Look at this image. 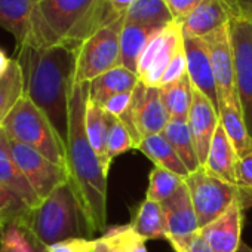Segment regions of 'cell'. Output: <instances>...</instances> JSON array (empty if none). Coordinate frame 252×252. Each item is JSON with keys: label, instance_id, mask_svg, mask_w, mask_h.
<instances>
[{"label": "cell", "instance_id": "cell-1", "mask_svg": "<svg viewBox=\"0 0 252 252\" xmlns=\"http://www.w3.org/2000/svg\"><path fill=\"white\" fill-rule=\"evenodd\" d=\"M23 71L24 96L39 107L64 144L68 137L70 98L74 88L76 51L63 45L15 49Z\"/></svg>", "mask_w": 252, "mask_h": 252}, {"label": "cell", "instance_id": "cell-2", "mask_svg": "<svg viewBox=\"0 0 252 252\" xmlns=\"http://www.w3.org/2000/svg\"><path fill=\"white\" fill-rule=\"evenodd\" d=\"M89 83H74L70 98L68 137L65 143V168L71 186L92 233L107 228V178L86 129L85 111Z\"/></svg>", "mask_w": 252, "mask_h": 252}, {"label": "cell", "instance_id": "cell-3", "mask_svg": "<svg viewBox=\"0 0 252 252\" xmlns=\"http://www.w3.org/2000/svg\"><path fill=\"white\" fill-rule=\"evenodd\" d=\"M119 17L108 0H40L26 46L63 45L77 51L89 36Z\"/></svg>", "mask_w": 252, "mask_h": 252}, {"label": "cell", "instance_id": "cell-4", "mask_svg": "<svg viewBox=\"0 0 252 252\" xmlns=\"http://www.w3.org/2000/svg\"><path fill=\"white\" fill-rule=\"evenodd\" d=\"M24 220L45 246L71 237L94 239V233L68 181L58 186L39 206L30 209Z\"/></svg>", "mask_w": 252, "mask_h": 252}, {"label": "cell", "instance_id": "cell-5", "mask_svg": "<svg viewBox=\"0 0 252 252\" xmlns=\"http://www.w3.org/2000/svg\"><path fill=\"white\" fill-rule=\"evenodd\" d=\"M6 135L23 143L57 165L65 166V144L46 114L29 98L23 96L5 119Z\"/></svg>", "mask_w": 252, "mask_h": 252}, {"label": "cell", "instance_id": "cell-6", "mask_svg": "<svg viewBox=\"0 0 252 252\" xmlns=\"http://www.w3.org/2000/svg\"><path fill=\"white\" fill-rule=\"evenodd\" d=\"M123 17L96 30L76 51L74 83H91L98 76L122 65L120 33Z\"/></svg>", "mask_w": 252, "mask_h": 252}, {"label": "cell", "instance_id": "cell-7", "mask_svg": "<svg viewBox=\"0 0 252 252\" xmlns=\"http://www.w3.org/2000/svg\"><path fill=\"white\" fill-rule=\"evenodd\" d=\"M184 181L191 196L199 228L220 217L239 197V189L236 184L227 183L206 172L203 166L190 172Z\"/></svg>", "mask_w": 252, "mask_h": 252}, {"label": "cell", "instance_id": "cell-8", "mask_svg": "<svg viewBox=\"0 0 252 252\" xmlns=\"http://www.w3.org/2000/svg\"><path fill=\"white\" fill-rule=\"evenodd\" d=\"M184 51L181 24L172 21L150 40L138 64V79L146 86L159 88L160 79L174 58Z\"/></svg>", "mask_w": 252, "mask_h": 252}, {"label": "cell", "instance_id": "cell-9", "mask_svg": "<svg viewBox=\"0 0 252 252\" xmlns=\"http://www.w3.org/2000/svg\"><path fill=\"white\" fill-rule=\"evenodd\" d=\"M9 149L20 171L33 187L36 194L43 200L58 186L68 181L67 168L54 163L34 149L9 138Z\"/></svg>", "mask_w": 252, "mask_h": 252}, {"label": "cell", "instance_id": "cell-10", "mask_svg": "<svg viewBox=\"0 0 252 252\" xmlns=\"http://www.w3.org/2000/svg\"><path fill=\"white\" fill-rule=\"evenodd\" d=\"M230 34L239 102L252 137V21L231 18Z\"/></svg>", "mask_w": 252, "mask_h": 252}, {"label": "cell", "instance_id": "cell-11", "mask_svg": "<svg viewBox=\"0 0 252 252\" xmlns=\"http://www.w3.org/2000/svg\"><path fill=\"white\" fill-rule=\"evenodd\" d=\"M205 39L209 51L212 71L217 83L218 105L227 101L239 99L236 88V71H234V55L230 34V23L209 33Z\"/></svg>", "mask_w": 252, "mask_h": 252}, {"label": "cell", "instance_id": "cell-12", "mask_svg": "<svg viewBox=\"0 0 252 252\" xmlns=\"http://www.w3.org/2000/svg\"><path fill=\"white\" fill-rule=\"evenodd\" d=\"M131 110L137 131L143 138L162 134L166 123L169 122V114L162 101L160 89L146 86L141 82L132 92Z\"/></svg>", "mask_w": 252, "mask_h": 252}, {"label": "cell", "instance_id": "cell-13", "mask_svg": "<svg viewBox=\"0 0 252 252\" xmlns=\"http://www.w3.org/2000/svg\"><path fill=\"white\" fill-rule=\"evenodd\" d=\"M187 123L194 141L200 166H203L211 147V141L220 123V114L217 107L212 104V101L200 91H197L194 86H193L191 105L187 116Z\"/></svg>", "mask_w": 252, "mask_h": 252}, {"label": "cell", "instance_id": "cell-14", "mask_svg": "<svg viewBox=\"0 0 252 252\" xmlns=\"http://www.w3.org/2000/svg\"><path fill=\"white\" fill-rule=\"evenodd\" d=\"M243 208L239 197L214 221L199 228L212 252H239L242 245Z\"/></svg>", "mask_w": 252, "mask_h": 252}, {"label": "cell", "instance_id": "cell-15", "mask_svg": "<svg viewBox=\"0 0 252 252\" xmlns=\"http://www.w3.org/2000/svg\"><path fill=\"white\" fill-rule=\"evenodd\" d=\"M184 52L187 60V76L191 85L203 95H206L218 110L217 83L205 39L184 37Z\"/></svg>", "mask_w": 252, "mask_h": 252}, {"label": "cell", "instance_id": "cell-16", "mask_svg": "<svg viewBox=\"0 0 252 252\" xmlns=\"http://www.w3.org/2000/svg\"><path fill=\"white\" fill-rule=\"evenodd\" d=\"M168 236H184L199 230L197 215L186 181L162 203ZM166 236V237H168Z\"/></svg>", "mask_w": 252, "mask_h": 252}, {"label": "cell", "instance_id": "cell-17", "mask_svg": "<svg viewBox=\"0 0 252 252\" xmlns=\"http://www.w3.org/2000/svg\"><path fill=\"white\" fill-rule=\"evenodd\" d=\"M0 186L20 197L30 209L39 206L42 202L15 163L9 149L8 135L2 126H0Z\"/></svg>", "mask_w": 252, "mask_h": 252}, {"label": "cell", "instance_id": "cell-18", "mask_svg": "<svg viewBox=\"0 0 252 252\" xmlns=\"http://www.w3.org/2000/svg\"><path fill=\"white\" fill-rule=\"evenodd\" d=\"M230 12L222 0H202L181 24L184 37H205L228 24Z\"/></svg>", "mask_w": 252, "mask_h": 252}, {"label": "cell", "instance_id": "cell-19", "mask_svg": "<svg viewBox=\"0 0 252 252\" xmlns=\"http://www.w3.org/2000/svg\"><path fill=\"white\" fill-rule=\"evenodd\" d=\"M239 155L227 137L221 122L218 123L211 147L203 163V169L227 183L236 184V166L239 162Z\"/></svg>", "mask_w": 252, "mask_h": 252}, {"label": "cell", "instance_id": "cell-20", "mask_svg": "<svg viewBox=\"0 0 252 252\" xmlns=\"http://www.w3.org/2000/svg\"><path fill=\"white\" fill-rule=\"evenodd\" d=\"M36 0H0V27L15 39V49L27 45Z\"/></svg>", "mask_w": 252, "mask_h": 252}, {"label": "cell", "instance_id": "cell-21", "mask_svg": "<svg viewBox=\"0 0 252 252\" xmlns=\"http://www.w3.org/2000/svg\"><path fill=\"white\" fill-rule=\"evenodd\" d=\"M113 120H114V116L110 114L102 105L89 99V95H88L86 111H85V129H86L88 140L107 174L111 166V162L107 153V140H108V132H110Z\"/></svg>", "mask_w": 252, "mask_h": 252}, {"label": "cell", "instance_id": "cell-22", "mask_svg": "<svg viewBox=\"0 0 252 252\" xmlns=\"http://www.w3.org/2000/svg\"><path fill=\"white\" fill-rule=\"evenodd\" d=\"M162 29L155 27H146L134 23H123V29L120 33V60L122 65L138 73V64L141 60V55L144 54L147 45L150 40L160 32Z\"/></svg>", "mask_w": 252, "mask_h": 252}, {"label": "cell", "instance_id": "cell-23", "mask_svg": "<svg viewBox=\"0 0 252 252\" xmlns=\"http://www.w3.org/2000/svg\"><path fill=\"white\" fill-rule=\"evenodd\" d=\"M138 83H140L138 74L125 68L123 65H119L98 76L89 83V99L101 105L108 98L117 94L132 92Z\"/></svg>", "mask_w": 252, "mask_h": 252}, {"label": "cell", "instance_id": "cell-24", "mask_svg": "<svg viewBox=\"0 0 252 252\" xmlns=\"http://www.w3.org/2000/svg\"><path fill=\"white\" fill-rule=\"evenodd\" d=\"M218 114L222 128L234 146L239 158H243L252 150V137L248 131V126L242 113L239 99L227 101L218 105Z\"/></svg>", "mask_w": 252, "mask_h": 252}, {"label": "cell", "instance_id": "cell-25", "mask_svg": "<svg viewBox=\"0 0 252 252\" xmlns=\"http://www.w3.org/2000/svg\"><path fill=\"white\" fill-rule=\"evenodd\" d=\"M144 156H147L155 166L168 169L183 178L189 177V169L171 146V143L163 137V134H155L144 137L138 146V149Z\"/></svg>", "mask_w": 252, "mask_h": 252}, {"label": "cell", "instance_id": "cell-26", "mask_svg": "<svg viewBox=\"0 0 252 252\" xmlns=\"http://www.w3.org/2000/svg\"><path fill=\"white\" fill-rule=\"evenodd\" d=\"M95 252H147V246L131 224H120L105 228L95 239Z\"/></svg>", "mask_w": 252, "mask_h": 252}, {"label": "cell", "instance_id": "cell-27", "mask_svg": "<svg viewBox=\"0 0 252 252\" xmlns=\"http://www.w3.org/2000/svg\"><path fill=\"white\" fill-rule=\"evenodd\" d=\"M132 228L147 240H166V225L162 205L144 199L134 211V218L129 222Z\"/></svg>", "mask_w": 252, "mask_h": 252}, {"label": "cell", "instance_id": "cell-28", "mask_svg": "<svg viewBox=\"0 0 252 252\" xmlns=\"http://www.w3.org/2000/svg\"><path fill=\"white\" fill-rule=\"evenodd\" d=\"M24 215L11 221L2 230L0 252H48V246L34 236Z\"/></svg>", "mask_w": 252, "mask_h": 252}, {"label": "cell", "instance_id": "cell-29", "mask_svg": "<svg viewBox=\"0 0 252 252\" xmlns=\"http://www.w3.org/2000/svg\"><path fill=\"white\" fill-rule=\"evenodd\" d=\"M162 134L171 143L189 172H193L200 168L194 141L186 119H169Z\"/></svg>", "mask_w": 252, "mask_h": 252}, {"label": "cell", "instance_id": "cell-30", "mask_svg": "<svg viewBox=\"0 0 252 252\" xmlns=\"http://www.w3.org/2000/svg\"><path fill=\"white\" fill-rule=\"evenodd\" d=\"M123 20L155 29H163L174 21L165 0H137L125 12Z\"/></svg>", "mask_w": 252, "mask_h": 252}, {"label": "cell", "instance_id": "cell-31", "mask_svg": "<svg viewBox=\"0 0 252 252\" xmlns=\"http://www.w3.org/2000/svg\"><path fill=\"white\" fill-rule=\"evenodd\" d=\"M160 96L165 104V108L169 114V119H186L190 111L191 98H193V85L186 74L180 80L159 88Z\"/></svg>", "mask_w": 252, "mask_h": 252}, {"label": "cell", "instance_id": "cell-32", "mask_svg": "<svg viewBox=\"0 0 252 252\" xmlns=\"http://www.w3.org/2000/svg\"><path fill=\"white\" fill-rule=\"evenodd\" d=\"M24 96V79L23 71L15 58H12L11 68L0 77V126L3 125L8 114Z\"/></svg>", "mask_w": 252, "mask_h": 252}, {"label": "cell", "instance_id": "cell-33", "mask_svg": "<svg viewBox=\"0 0 252 252\" xmlns=\"http://www.w3.org/2000/svg\"><path fill=\"white\" fill-rule=\"evenodd\" d=\"M184 183V178L159 166H155L149 175V189L146 199L162 203Z\"/></svg>", "mask_w": 252, "mask_h": 252}, {"label": "cell", "instance_id": "cell-34", "mask_svg": "<svg viewBox=\"0 0 252 252\" xmlns=\"http://www.w3.org/2000/svg\"><path fill=\"white\" fill-rule=\"evenodd\" d=\"M236 186L242 208L252 206V150L239 159L236 166Z\"/></svg>", "mask_w": 252, "mask_h": 252}, {"label": "cell", "instance_id": "cell-35", "mask_svg": "<svg viewBox=\"0 0 252 252\" xmlns=\"http://www.w3.org/2000/svg\"><path fill=\"white\" fill-rule=\"evenodd\" d=\"M134 147L132 138L128 132V129L125 128V125L114 117L111 128L108 132V140H107V153H108V159L110 162H113V159H116L117 156L129 152Z\"/></svg>", "mask_w": 252, "mask_h": 252}, {"label": "cell", "instance_id": "cell-36", "mask_svg": "<svg viewBox=\"0 0 252 252\" xmlns=\"http://www.w3.org/2000/svg\"><path fill=\"white\" fill-rule=\"evenodd\" d=\"M30 208L14 193L6 190L3 186H0V218L5 220L8 224L24 214H27Z\"/></svg>", "mask_w": 252, "mask_h": 252}, {"label": "cell", "instance_id": "cell-37", "mask_svg": "<svg viewBox=\"0 0 252 252\" xmlns=\"http://www.w3.org/2000/svg\"><path fill=\"white\" fill-rule=\"evenodd\" d=\"M166 240L174 252H212L199 230L184 236H168Z\"/></svg>", "mask_w": 252, "mask_h": 252}, {"label": "cell", "instance_id": "cell-38", "mask_svg": "<svg viewBox=\"0 0 252 252\" xmlns=\"http://www.w3.org/2000/svg\"><path fill=\"white\" fill-rule=\"evenodd\" d=\"M48 252H95V239L71 237L48 246Z\"/></svg>", "mask_w": 252, "mask_h": 252}, {"label": "cell", "instance_id": "cell-39", "mask_svg": "<svg viewBox=\"0 0 252 252\" xmlns=\"http://www.w3.org/2000/svg\"><path fill=\"white\" fill-rule=\"evenodd\" d=\"M202 0H165V3L175 23L183 24L184 20L197 8Z\"/></svg>", "mask_w": 252, "mask_h": 252}, {"label": "cell", "instance_id": "cell-40", "mask_svg": "<svg viewBox=\"0 0 252 252\" xmlns=\"http://www.w3.org/2000/svg\"><path fill=\"white\" fill-rule=\"evenodd\" d=\"M230 17L252 21V0H222Z\"/></svg>", "mask_w": 252, "mask_h": 252}, {"label": "cell", "instance_id": "cell-41", "mask_svg": "<svg viewBox=\"0 0 252 252\" xmlns=\"http://www.w3.org/2000/svg\"><path fill=\"white\" fill-rule=\"evenodd\" d=\"M108 2L111 3L113 9L119 14V15H125V12L128 11L137 0H108Z\"/></svg>", "mask_w": 252, "mask_h": 252}, {"label": "cell", "instance_id": "cell-42", "mask_svg": "<svg viewBox=\"0 0 252 252\" xmlns=\"http://www.w3.org/2000/svg\"><path fill=\"white\" fill-rule=\"evenodd\" d=\"M11 64H12V58H9L3 49H0V77H3L8 73Z\"/></svg>", "mask_w": 252, "mask_h": 252}, {"label": "cell", "instance_id": "cell-43", "mask_svg": "<svg viewBox=\"0 0 252 252\" xmlns=\"http://www.w3.org/2000/svg\"><path fill=\"white\" fill-rule=\"evenodd\" d=\"M239 252H252V248H249L248 245L242 243V245H240V249H239Z\"/></svg>", "mask_w": 252, "mask_h": 252}, {"label": "cell", "instance_id": "cell-44", "mask_svg": "<svg viewBox=\"0 0 252 252\" xmlns=\"http://www.w3.org/2000/svg\"><path fill=\"white\" fill-rule=\"evenodd\" d=\"M8 222L5 221V220H2V218H0V228H5V225H6Z\"/></svg>", "mask_w": 252, "mask_h": 252}, {"label": "cell", "instance_id": "cell-45", "mask_svg": "<svg viewBox=\"0 0 252 252\" xmlns=\"http://www.w3.org/2000/svg\"><path fill=\"white\" fill-rule=\"evenodd\" d=\"M2 230H3V228H0V236H2Z\"/></svg>", "mask_w": 252, "mask_h": 252}, {"label": "cell", "instance_id": "cell-46", "mask_svg": "<svg viewBox=\"0 0 252 252\" xmlns=\"http://www.w3.org/2000/svg\"><path fill=\"white\" fill-rule=\"evenodd\" d=\"M37 2H40V0H36V3H37Z\"/></svg>", "mask_w": 252, "mask_h": 252}]
</instances>
